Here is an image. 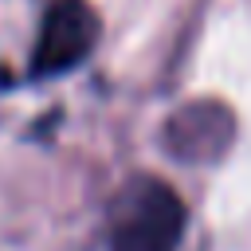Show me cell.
<instances>
[{"instance_id":"obj_1","label":"cell","mask_w":251,"mask_h":251,"mask_svg":"<svg viewBox=\"0 0 251 251\" xmlns=\"http://www.w3.org/2000/svg\"><path fill=\"white\" fill-rule=\"evenodd\" d=\"M188 212L157 176H133L110 204V251H176Z\"/></svg>"},{"instance_id":"obj_2","label":"cell","mask_w":251,"mask_h":251,"mask_svg":"<svg viewBox=\"0 0 251 251\" xmlns=\"http://www.w3.org/2000/svg\"><path fill=\"white\" fill-rule=\"evenodd\" d=\"M98 39V12L86 0H51L31 51V78H55L78 67Z\"/></svg>"},{"instance_id":"obj_3","label":"cell","mask_w":251,"mask_h":251,"mask_svg":"<svg viewBox=\"0 0 251 251\" xmlns=\"http://www.w3.org/2000/svg\"><path fill=\"white\" fill-rule=\"evenodd\" d=\"M235 137V114L224 102L200 98L180 106L165 126V149L184 165H208L227 153Z\"/></svg>"}]
</instances>
